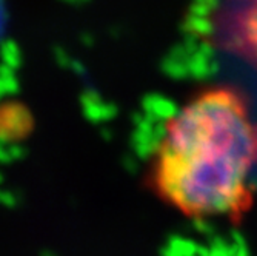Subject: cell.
<instances>
[{"instance_id":"cell-1","label":"cell","mask_w":257,"mask_h":256,"mask_svg":"<svg viewBox=\"0 0 257 256\" xmlns=\"http://www.w3.org/2000/svg\"><path fill=\"white\" fill-rule=\"evenodd\" d=\"M257 164V125L240 93L213 88L165 127L151 168L157 195L190 216L240 215Z\"/></svg>"},{"instance_id":"cell-2","label":"cell","mask_w":257,"mask_h":256,"mask_svg":"<svg viewBox=\"0 0 257 256\" xmlns=\"http://www.w3.org/2000/svg\"><path fill=\"white\" fill-rule=\"evenodd\" d=\"M245 62L252 65L257 69V17L252 25V33L249 37V45H248V51L245 56Z\"/></svg>"},{"instance_id":"cell-3","label":"cell","mask_w":257,"mask_h":256,"mask_svg":"<svg viewBox=\"0 0 257 256\" xmlns=\"http://www.w3.org/2000/svg\"><path fill=\"white\" fill-rule=\"evenodd\" d=\"M8 5L10 0H0V37L4 36L7 30V23H8Z\"/></svg>"}]
</instances>
